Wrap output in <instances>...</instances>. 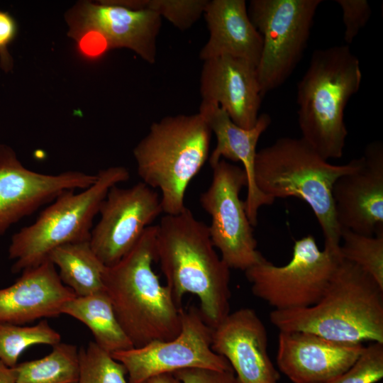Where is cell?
<instances>
[{
	"instance_id": "6da1fadb",
	"label": "cell",
	"mask_w": 383,
	"mask_h": 383,
	"mask_svg": "<svg viewBox=\"0 0 383 383\" xmlns=\"http://www.w3.org/2000/svg\"><path fill=\"white\" fill-rule=\"evenodd\" d=\"M155 260L175 302L196 295L205 321L216 327L230 313V268L217 254L209 226L187 207L165 214L157 225Z\"/></svg>"
},
{
	"instance_id": "7a4b0ae2",
	"label": "cell",
	"mask_w": 383,
	"mask_h": 383,
	"mask_svg": "<svg viewBox=\"0 0 383 383\" xmlns=\"http://www.w3.org/2000/svg\"><path fill=\"white\" fill-rule=\"evenodd\" d=\"M279 331H303L343 343H383V289L357 265L340 260L321 299L314 305L273 310Z\"/></svg>"
},
{
	"instance_id": "3957f363",
	"label": "cell",
	"mask_w": 383,
	"mask_h": 383,
	"mask_svg": "<svg viewBox=\"0 0 383 383\" xmlns=\"http://www.w3.org/2000/svg\"><path fill=\"white\" fill-rule=\"evenodd\" d=\"M157 225L150 226L121 260L106 267L104 292L133 348L169 340L181 330L182 310L152 270Z\"/></svg>"
},
{
	"instance_id": "277c9868",
	"label": "cell",
	"mask_w": 383,
	"mask_h": 383,
	"mask_svg": "<svg viewBox=\"0 0 383 383\" xmlns=\"http://www.w3.org/2000/svg\"><path fill=\"white\" fill-rule=\"evenodd\" d=\"M358 164L359 158L331 164L301 137H283L257 152L254 180L259 190L274 200L293 196L307 203L321 228L324 249L339 255L340 230L332 189L338 177Z\"/></svg>"
},
{
	"instance_id": "5b68a950",
	"label": "cell",
	"mask_w": 383,
	"mask_h": 383,
	"mask_svg": "<svg viewBox=\"0 0 383 383\" xmlns=\"http://www.w3.org/2000/svg\"><path fill=\"white\" fill-rule=\"evenodd\" d=\"M360 60L349 45L317 49L297 84L301 138L324 160L343 155L348 132L344 112L361 85Z\"/></svg>"
},
{
	"instance_id": "8992f818",
	"label": "cell",
	"mask_w": 383,
	"mask_h": 383,
	"mask_svg": "<svg viewBox=\"0 0 383 383\" xmlns=\"http://www.w3.org/2000/svg\"><path fill=\"white\" fill-rule=\"evenodd\" d=\"M211 135L199 113L168 116L152 123L134 148L138 174L160 191L165 214H178L186 208L187 187L208 160Z\"/></svg>"
},
{
	"instance_id": "52a82bcc",
	"label": "cell",
	"mask_w": 383,
	"mask_h": 383,
	"mask_svg": "<svg viewBox=\"0 0 383 383\" xmlns=\"http://www.w3.org/2000/svg\"><path fill=\"white\" fill-rule=\"evenodd\" d=\"M96 176V182L80 192L61 194L33 223L12 235L9 247L12 272L40 265L57 247L89 241L93 220L109 189L128 181L130 173L124 167L114 166L99 170Z\"/></svg>"
},
{
	"instance_id": "ba28073f",
	"label": "cell",
	"mask_w": 383,
	"mask_h": 383,
	"mask_svg": "<svg viewBox=\"0 0 383 383\" xmlns=\"http://www.w3.org/2000/svg\"><path fill=\"white\" fill-rule=\"evenodd\" d=\"M322 0H251L248 12L262 39L257 73L263 97L282 86L301 60Z\"/></svg>"
},
{
	"instance_id": "9c48e42d",
	"label": "cell",
	"mask_w": 383,
	"mask_h": 383,
	"mask_svg": "<svg viewBox=\"0 0 383 383\" xmlns=\"http://www.w3.org/2000/svg\"><path fill=\"white\" fill-rule=\"evenodd\" d=\"M340 260L307 235L294 241L287 264L277 266L264 257L244 272L253 295L274 310L301 309L321 299Z\"/></svg>"
},
{
	"instance_id": "30bf717a",
	"label": "cell",
	"mask_w": 383,
	"mask_h": 383,
	"mask_svg": "<svg viewBox=\"0 0 383 383\" xmlns=\"http://www.w3.org/2000/svg\"><path fill=\"white\" fill-rule=\"evenodd\" d=\"M211 167V183L199 199L211 218L210 237L230 269L245 271L264 258L257 250L252 226L240 199L242 188L248 184L247 176L243 168L223 159Z\"/></svg>"
},
{
	"instance_id": "8fae6325",
	"label": "cell",
	"mask_w": 383,
	"mask_h": 383,
	"mask_svg": "<svg viewBox=\"0 0 383 383\" xmlns=\"http://www.w3.org/2000/svg\"><path fill=\"white\" fill-rule=\"evenodd\" d=\"M181 323L180 332L173 339L111 353L126 368L128 383H143L155 375L192 367L233 371L227 360L211 349L213 328L199 308L182 309Z\"/></svg>"
},
{
	"instance_id": "7c38bea8",
	"label": "cell",
	"mask_w": 383,
	"mask_h": 383,
	"mask_svg": "<svg viewBox=\"0 0 383 383\" xmlns=\"http://www.w3.org/2000/svg\"><path fill=\"white\" fill-rule=\"evenodd\" d=\"M162 212L160 195L144 182L129 188L113 186L100 205V219L91 231L93 251L106 267L116 264Z\"/></svg>"
},
{
	"instance_id": "4fadbf2b",
	"label": "cell",
	"mask_w": 383,
	"mask_h": 383,
	"mask_svg": "<svg viewBox=\"0 0 383 383\" xmlns=\"http://www.w3.org/2000/svg\"><path fill=\"white\" fill-rule=\"evenodd\" d=\"M96 178V174L79 171L50 174L30 170L11 148L0 145V235L63 192L85 189Z\"/></svg>"
},
{
	"instance_id": "5bb4252c",
	"label": "cell",
	"mask_w": 383,
	"mask_h": 383,
	"mask_svg": "<svg viewBox=\"0 0 383 383\" xmlns=\"http://www.w3.org/2000/svg\"><path fill=\"white\" fill-rule=\"evenodd\" d=\"M332 196L340 230L365 235L383 232V143L372 141L357 167L335 182Z\"/></svg>"
},
{
	"instance_id": "9a60e30c",
	"label": "cell",
	"mask_w": 383,
	"mask_h": 383,
	"mask_svg": "<svg viewBox=\"0 0 383 383\" xmlns=\"http://www.w3.org/2000/svg\"><path fill=\"white\" fill-rule=\"evenodd\" d=\"M161 20L160 16L152 11L133 9L118 1L82 2L67 18L69 33L94 28L105 36L111 49H131L151 65L156 61Z\"/></svg>"
},
{
	"instance_id": "2e32d148",
	"label": "cell",
	"mask_w": 383,
	"mask_h": 383,
	"mask_svg": "<svg viewBox=\"0 0 383 383\" xmlns=\"http://www.w3.org/2000/svg\"><path fill=\"white\" fill-rule=\"evenodd\" d=\"M211 347L227 360L236 383H279L268 354L267 330L255 310L230 312L213 328Z\"/></svg>"
},
{
	"instance_id": "e0dca14e",
	"label": "cell",
	"mask_w": 383,
	"mask_h": 383,
	"mask_svg": "<svg viewBox=\"0 0 383 383\" xmlns=\"http://www.w3.org/2000/svg\"><path fill=\"white\" fill-rule=\"evenodd\" d=\"M364 348L308 332L279 331L277 365L293 383H322L347 370Z\"/></svg>"
},
{
	"instance_id": "ac0fdd59",
	"label": "cell",
	"mask_w": 383,
	"mask_h": 383,
	"mask_svg": "<svg viewBox=\"0 0 383 383\" xmlns=\"http://www.w3.org/2000/svg\"><path fill=\"white\" fill-rule=\"evenodd\" d=\"M256 68L246 60L231 56L204 61L200 76L201 101L217 104L236 125L252 128L262 99Z\"/></svg>"
},
{
	"instance_id": "d6986e66",
	"label": "cell",
	"mask_w": 383,
	"mask_h": 383,
	"mask_svg": "<svg viewBox=\"0 0 383 383\" xmlns=\"http://www.w3.org/2000/svg\"><path fill=\"white\" fill-rule=\"evenodd\" d=\"M199 113L216 138V146L209 159L211 167L217 164L222 157L242 163L248 180L247 196L244 201L245 211L251 226H257L259 209L274 201V199L259 190L254 180L257 144L271 123L270 116L267 113L259 115L255 125L246 129L233 123L227 112L217 104L201 101Z\"/></svg>"
},
{
	"instance_id": "ffe728a7",
	"label": "cell",
	"mask_w": 383,
	"mask_h": 383,
	"mask_svg": "<svg viewBox=\"0 0 383 383\" xmlns=\"http://www.w3.org/2000/svg\"><path fill=\"white\" fill-rule=\"evenodd\" d=\"M75 296L47 260L26 270L9 287L0 288V323L23 325L61 315L62 306Z\"/></svg>"
},
{
	"instance_id": "44dd1931",
	"label": "cell",
	"mask_w": 383,
	"mask_h": 383,
	"mask_svg": "<svg viewBox=\"0 0 383 383\" xmlns=\"http://www.w3.org/2000/svg\"><path fill=\"white\" fill-rule=\"evenodd\" d=\"M204 16L209 38L199 52L201 60L231 56L257 67L262 39L250 19L245 0H209Z\"/></svg>"
},
{
	"instance_id": "7402d4cb",
	"label": "cell",
	"mask_w": 383,
	"mask_h": 383,
	"mask_svg": "<svg viewBox=\"0 0 383 383\" xmlns=\"http://www.w3.org/2000/svg\"><path fill=\"white\" fill-rule=\"evenodd\" d=\"M61 313L84 323L91 331L94 342L110 353L133 348L104 291L88 296H75L62 306Z\"/></svg>"
},
{
	"instance_id": "603a6c76",
	"label": "cell",
	"mask_w": 383,
	"mask_h": 383,
	"mask_svg": "<svg viewBox=\"0 0 383 383\" xmlns=\"http://www.w3.org/2000/svg\"><path fill=\"white\" fill-rule=\"evenodd\" d=\"M48 260L58 268L62 282L76 296L104 291L103 276L106 266L93 251L89 241L57 247L50 253Z\"/></svg>"
},
{
	"instance_id": "cb8c5ba5",
	"label": "cell",
	"mask_w": 383,
	"mask_h": 383,
	"mask_svg": "<svg viewBox=\"0 0 383 383\" xmlns=\"http://www.w3.org/2000/svg\"><path fill=\"white\" fill-rule=\"evenodd\" d=\"M42 358L18 363L13 367L16 383H77L79 349L59 343Z\"/></svg>"
},
{
	"instance_id": "d4e9b609",
	"label": "cell",
	"mask_w": 383,
	"mask_h": 383,
	"mask_svg": "<svg viewBox=\"0 0 383 383\" xmlns=\"http://www.w3.org/2000/svg\"><path fill=\"white\" fill-rule=\"evenodd\" d=\"M60 342V334L46 319L33 326L0 323V360L10 367L18 364L19 357L28 347L53 346Z\"/></svg>"
},
{
	"instance_id": "484cf974",
	"label": "cell",
	"mask_w": 383,
	"mask_h": 383,
	"mask_svg": "<svg viewBox=\"0 0 383 383\" xmlns=\"http://www.w3.org/2000/svg\"><path fill=\"white\" fill-rule=\"evenodd\" d=\"M339 255L362 269L383 289V232L369 236L341 230Z\"/></svg>"
},
{
	"instance_id": "4316f807",
	"label": "cell",
	"mask_w": 383,
	"mask_h": 383,
	"mask_svg": "<svg viewBox=\"0 0 383 383\" xmlns=\"http://www.w3.org/2000/svg\"><path fill=\"white\" fill-rule=\"evenodd\" d=\"M77 383H128L124 366L94 341L79 349Z\"/></svg>"
},
{
	"instance_id": "83f0119b",
	"label": "cell",
	"mask_w": 383,
	"mask_h": 383,
	"mask_svg": "<svg viewBox=\"0 0 383 383\" xmlns=\"http://www.w3.org/2000/svg\"><path fill=\"white\" fill-rule=\"evenodd\" d=\"M209 0H135L128 6L157 13L181 30L191 28L204 14Z\"/></svg>"
},
{
	"instance_id": "f1b7e54d",
	"label": "cell",
	"mask_w": 383,
	"mask_h": 383,
	"mask_svg": "<svg viewBox=\"0 0 383 383\" xmlns=\"http://www.w3.org/2000/svg\"><path fill=\"white\" fill-rule=\"evenodd\" d=\"M383 378V343L365 347L355 362L340 375L322 383H376Z\"/></svg>"
},
{
	"instance_id": "f546056e",
	"label": "cell",
	"mask_w": 383,
	"mask_h": 383,
	"mask_svg": "<svg viewBox=\"0 0 383 383\" xmlns=\"http://www.w3.org/2000/svg\"><path fill=\"white\" fill-rule=\"evenodd\" d=\"M335 2L342 10L343 38L348 45L369 21L372 9L367 0H336Z\"/></svg>"
},
{
	"instance_id": "4dcf8cb0",
	"label": "cell",
	"mask_w": 383,
	"mask_h": 383,
	"mask_svg": "<svg viewBox=\"0 0 383 383\" xmlns=\"http://www.w3.org/2000/svg\"><path fill=\"white\" fill-rule=\"evenodd\" d=\"M69 34L76 41L78 53L87 60H98L111 49L105 36L94 28H82Z\"/></svg>"
},
{
	"instance_id": "1f68e13d",
	"label": "cell",
	"mask_w": 383,
	"mask_h": 383,
	"mask_svg": "<svg viewBox=\"0 0 383 383\" xmlns=\"http://www.w3.org/2000/svg\"><path fill=\"white\" fill-rule=\"evenodd\" d=\"M182 383H236L233 371L192 367L172 373Z\"/></svg>"
},
{
	"instance_id": "d6a6232c",
	"label": "cell",
	"mask_w": 383,
	"mask_h": 383,
	"mask_svg": "<svg viewBox=\"0 0 383 383\" xmlns=\"http://www.w3.org/2000/svg\"><path fill=\"white\" fill-rule=\"evenodd\" d=\"M17 23L7 12L0 11V62L1 67L8 71L12 66V60L8 47L17 34Z\"/></svg>"
},
{
	"instance_id": "836d02e7",
	"label": "cell",
	"mask_w": 383,
	"mask_h": 383,
	"mask_svg": "<svg viewBox=\"0 0 383 383\" xmlns=\"http://www.w3.org/2000/svg\"><path fill=\"white\" fill-rule=\"evenodd\" d=\"M0 383H16L13 367H10L0 360Z\"/></svg>"
},
{
	"instance_id": "e575fe53",
	"label": "cell",
	"mask_w": 383,
	"mask_h": 383,
	"mask_svg": "<svg viewBox=\"0 0 383 383\" xmlns=\"http://www.w3.org/2000/svg\"><path fill=\"white\" fill-rule=\"evenodd\" d=\"M143 383H182L172 373H164L153 376Z\"/></svg>"
}]
</instances>
